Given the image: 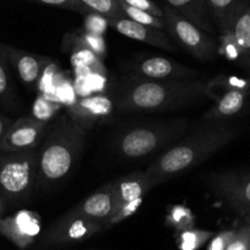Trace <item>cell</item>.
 <instances>
[{
	"label": "cell",
	"mask_w": 250,
	"mask_h": 250,
	"mask_svg": "<svg viewBox=\"0 0 250 250\" xmlns=\"http://www.w3.org/2000/svg\"><path fill=\"white\" fill-rule=\"evenodd\" d=\"M218 54L225 57L226 59L232 60V62H239L240 60V50L232 30L220 33Z\"/></svg>",
	"instance_id": "obj_26"
},
{
	"label": "cell",
	"mask_w": 250,
	"mask_h": 250,
	"mask_svg": "<svg viewBox=\"0 0 250 250\" xmlns=\"http://www.w3.org/2000/svg\"><path fill=\"white\" fill-rule=\"evenodd\" d=\"M122 1H124V3H126L128 5L134 6V8L136 9L146 11V13L152 14V15L157 16V18L165 19L163 9L160 8L156 3H153L152 0H122Z\"/></svg>",
	"instance_id": "obj_32"
},
{
	"label": "cell",
	"mask_w": 250,
	"mask_h": 250,
	"mask_svg": "<svg viewBox=\"0 0 250 250\" xmlns=\"http://www.w3.org/2000/svg\"><path fill=\"white\" fill-rule=\"evenodd\" d=\"M9 64L5 44H0V100L8 97L10 92Z\"/></svg>",
	"instance_id": "obj_28"
},
{
	"label": "cell",
	"mask_w": 250,
	"mask_h": 250,
	"mask_svg": "<svg viewBox=\"0 0 250 250\" xmlns=\"http://www.w3.org/2000/svg\"><path fill=\"white\" fill-rule=\"evenodd\" d=\"M143 201H144V198H140V199H136V200L134 201H130V203L128 204H125L124 206H122V208H120L119 210H118L112 217H110V220L108 221L107 225H105V229L118 225V223H122L123 221L128 220L129 217L135 215V213L138 212L139 208L141 206V204H143Z\"/></svg>",
	"instance_id": "obj_29"
},
{
	"label": "cell",
	"mask_w": 250,
	"mask_h": 250,
	"mask_svg": "<svg viewBox=\"0 0 250 250\" xmlns=\"http://www.w3.org/2000/svg\"><path fill=\"white\" fill-rule=\"evenodd\" d=\"M166 30L173 40L201 62H212L218 57V43L212 35L199 28L170 6L163 8Z\"/></svg>",
	"instance_id": "obj_6"
},
{
	"label": "cell",
	"mask_w": 250,
	"mask_h": 250,
	"mask_svg": "<svg viewBox=\"0 0 250 250\" xmlns=\"http://www.w3.org/2000/svg\"><path fill=\"white\" fill-rule=\"evenodd\" d=\"M115 196V212L125 204L145 198L152 189L145 172H134L112 182Z\"/></svg>",
	"instance_id": "obj_16"
},
{
	"label": "cell",
	"mask_w": 250,
	"mask_h": 250,
	"mask_svg": "<svg viewBox=\"0 0 250 250\" xmlns=\"http://www.w3.org/2000/svg\"><path fill=\"white\" fill-rule=\"evenodd\" d=\"M168 222H172L173 226L179 230L193 228V217L190 212L180 206H175L173 208V212L168 216Z\"/></svg>",
	"instance_id": "obj_30"
},
{
	"label": "cell",
	"mask_w": 250,
	"mask_h": 250,
	"mask_svg": "<svg viewBox=\"0 0 250 250\" xmlns=\"http://www.w3.org/2000/svg\"><path fill=\"white\" fill-rule=\"evenodd\" d=\"M115 108L114 100L107 95L86 96L69 105L66 114L81 128L90 130L97 123L108 118Z\"/></svg>",
	"instance_id": "obj_11"
},
{
	"label": "cell",
	"mask_w": 250,
	"mask_h": 250,
	"mask_svg": "<svg viewBox=\"0 0 250 250\" xmlns=\"http://www.w3.org/2000/svg\"><path fill=\"white\" fill-rule=\"evenodd\" d=\"M6 54L10 65L15 69L20 80L27 87L38 85L43 71L49 65L52 60L44 55H37L33 53L18 49L13 45H6Z\"/></svg>",
	"instance_id": "obj_14"
},
{
	"label": "cell",
	"mask_w": 250,
	"mask_h": 250,
	"mask_svg": "<svg viewBox=\"0 0 250 250\" xmlns=\"http://www.w3.org/2000/svg\"><path fill=\"white\" fill-rule=\"evenodd\" d=\"M109 27L119 32L120 35L139 42L146 43L152 47L161 48L167 52H175L177 47L170 41L169 36L163 31L155 27L141 25L126 18H113L109 19Z\"/></svg>",
	"instance_id": "obj_13"
},
{
	"label": "cell",
	"mask_w": 250,
	"mask_h": 250,
	"mask_svg": "<svg viewBox=\"0 0 250 250\" xmlns=\"http://www.w3.org/2000/svg\"><path fill=\"white\" fill-rule=\"evenodd\" d=\"M38 188V148L0 155V198L6 203L27 200Z\"/></svg>",
	"instance_id": "obj_5"
},
{
	"label": "cell",
	"mask_w": 250,
	"mask_h": 250,
	"mask_svg": "<svg viewBox=\"0 0 250 250\" xmlns=\"http://www.w3.org/2000/svg\"><path fill=\"white\" fill-rule=\"evenodd\" d=\"M64 47L71 52V65L78 74L93 73L104 74L103 60L98 59L90 49L83 47L75 38L74 33H68L64 37Z\"/></svg>",
	"instance_id": "obj_19"
},
{
	"label": "cell",
	"mask_w": 250,
	"mask_h": 250,
	"mask_svg": "<svg viewBox=\"0 0 250 250\" xmlns=\"http://www.w3.org/2000/svg\"><path fill=\"white\" fill-rule=\"evenodd\" d=\"M216 28L220 33L232 30L239 14L248 6L247 0H206Z\"/></svg>",
	"instance_id": "obj_18"
},
{
	"label": "cell",
	"mask_w": 250,
	"mask_h": 250,
	"mask_svg": "<svg viewBox=\"0 0 250 250\" xmlns=\"http://www.w3.org/2000/svg\"><path fill=\"white\" fill-rule=\"evenodd\" d=\"M249 80H250V78H249Z\"/></svg>",
	"instance_id": "obj_38"
},
{
	"label": "cell",
	"mask_w": 250,
	"mask_h": 250,
	"mask_svg": "<svg viewBox=\"0 0 250 250\" xmlns=\"http://www.w3.org/2000/svg\"><path fill=\"white\" fill-rule=\"evenodd\" d=\"M215 191L239 215L250 212V174H221L215 180Z\"/></svg>",
	"instance_id": "obj_12"
},
{
	"label": "cell",
	"mask_w": 250,
	"mask_h": 250,
	"mask_svg": "<svg viewBox=\"0 0 250 250\" xmlns=\"http://www.w3.org/2000/svg\"><path fill=\"white\" fill-rule=\"evenodd\" d=\"M11 124H13V122L9 118L4 117V115H0V143H1L4 135H5V133L8 131L9 126Z\"/></svg>",
	"instance_id": "obj_35"
},
{
	"label": "cell",
	"mask_w": 250,
	"mask_h": 250,
	"mask_svg": "<svg viewBox=\"0 0 250 250\" xmlns=\"http://www.w3.org/2000/svg\"><path fill=\"white\" fill-rule=\"evenodd\" d=\"M212 237V232L189 228V229L180 230L178 235V245L180 250H198Z\"/></svg>",
	"instance_id": "obj_24"
},
{
	"label": "cell",
	"mask_w": 250,
	"mask_h": 250,
	"mask_svg": "<svg viewBox=\"0 0 250 250\" xmlns=\"http://www.w3.org/2000/svg\"><path fill=\"white\" fill-rule=\"evenodd\" d=\"M237 135V129L223 122L203 120L148 166L145 174L151 187L185 174L227 146Z\"/></svg>",
	"instance_id": "obj_1"
},
{
	"label": "cell",
	"mask_w": 250,
	"mask_h": 250,
	"mask_svg": "<svg viewBox=\"0 0 250 250\" xmlns=\"http://www.w3.org/2000/svg\"><path fill=\"white\" fill-rule=\"evenodd\" d=\"M74 36H75L76 40L86 47L87 49H90L98 59L103 60L107 55V44H105V41L103 38V36L93 35V33L86 32L83 28L81 30L75 31L73 32Z\"/></svg>",
	"instance_id": "obj_25"
},
{
	"label": "cell",
	"mask_w": 250,
	"mask_h": 250,
	"mask_svg": "<svg viewBox=\"0 0 250 250\" xmlns=\"http://www.w3.org/2000/svg\"><path fill=\"white\" fill-rule=\"evenodd\" d=\"M187 118H170L141 123L124 128L114 141L118 155L125 160H139L166 150L190 129Z\"/></svg>",
	"instance_id": "obj_4"
},
{
	"label": "cell",
	"mask_w": 250,
	"mask_h": 250,
	"mask_svg": "<svg viewBox=\"0 0 250 250\" xmlns=\"http://www.w3.org/2000/svg\"><path fill=\"white\" fill-rule=\"evenodd\" d=\"M81 14L96 13L103 16L113 18H124L120 10L119 0H76Z\"/></svg>",
	"instance_id": "obj_22"
},
{
	"label": "cell",
	"mask_w": 250,
	"mask_h": 250,
	"mask_svg": "<svg viewBox=\"0 0 250 250\" xmlns=\"http://www.w3.org/2000/svg\"><path fill=\"white\" fill-rule=\"evenodd\" d=\"M166 5L174 9L199 28L213 36L215 26L206 0H166Z\"/></svg>",
	"instance_id": "obj_17"
},
{
	"label": "cell",
	"mask_w": 250,
	"mask_h": 250,
	"mask_svg": "<svg viewBox=\"0 0 250 250\" xmlns=\"http://www.w3.org/2000/svg\"><path fill=\"white\" fill-rule=\"evenodd\" d=\"M53 123L40 120L35 117H21L13 122L0 143L1 152H20L37 150L48 133Z\"/></svg>",
	"instance_id": "obj_8"
},
{
	"label": "cell",
	"mask_w": 250,
	"mask_h": 250,
	"mask_svg": "<svg viewBox=\"0 0 250 250\" xmlns=\"http://www.w3.org/2000/svg\"><path fill=\"white\" fill-rule=\"evenodd\" d=\"M235 230L237 229L223 230V232L213 235V237L211 238V242H210V245H208V250H226L227 245L229 244L232 238L234 237Z\"/></svg>",
	"instance_id": "obj_33"
},
{
	"label": "cell",
	"mask_w": 250,
	"mask_h": 250,
	"mask_svg": "<svg viewBox=\"0 0 250 250\" xmlns=\"http://www.w3.org/2000/svg\"><path fill=\"white\" fill-rule=\"evenodd\" d=\"M71 210L83 217L102 223L105 229L107 222L115 213V196L112 182L103 185Z\"/></svg>",
	"instance_id": "obj_15"
},
{
	"label": "cell",
	"mask_w": 250,
	"mask_h": 250,
	"mask_svg": "<svg viewBox=\"0 0 250 250\" xmlns=\"http://www.w3.org/2000/svg\"><path fill=\"white\" fill-rule=\"evenodd\" d=\"M86 138L87 130L66 113L53 123L38 148V187L54 188L69 177L83 153Z\"/></svg>",
	"instance_id": "obj_3"
},
{
	"label": "cell",
	"mask_w": 250,
	"mask_h": 250,
	"mask_svg": "<svg viewBox=\"0 0 250 250\" xmlns=\"http://www.w3.org/2000/svg\"><path fill=\"white\" fill-rule=\"evenodd\" d=\"M213 97L210 81L146 80L134 76L114 100L123 113H168L188 109Z\"/></svg>",
	"instance_id": "obj_2"
},
{
	"label": "cell",
	"mask_w": 250,
	"mask_h": 250,
	"mask_svg": "<svg viewBox=\"0 0 250 250\" xmlns=\"http://www.w3.org/2000/svg\"><path fill=\"white\" fill-rule=\"evenodd\" d=\"M108 28H109V18L107 16L96 13H87L83 15V30L86 32L104 37Z\"/></svg>",
	"instance_id": "obj_27"
},
{
	"label": "cell",
	"mask_w": 250,
	"mask_h": 250,
	"mask_svg": "<svg viewBox=\"0 0 250 250\" xmlns=\"http://www.w3.org/2000/svg\"><path fill=\"white\" fill-rule=\"evenodd\" d=\"M33 3L43 4V5H50L55 6V8L66 9V10H73L80 13L78 3L76 0H31Z\"/></svg>",
	"instance_id": "obj_34"
},
{
	"label": "cell",
	"mask_w": 250,
	"mask_h": 250,
	"mask_svg": "<svg viewBox=\"0 0 250 250\" xmlns=\"http://www.w3.org/2000/svg\"><path fill=\"white\" fill-rule=\"evenodd\" d=\"M104 230L102 223L96 222L70 210L47 228L40 239L42 247H65L79 244Z\"/></svg>",
	"instance_id": "obj_7"
},
{
	"label": "cell",
	"mask_w": 250,
	"mask_h": 250,
	"mask_svg": "<svg viewBox=\"0 0 250 250\" xmlns=\"http://www.w3.org/2000/svg\"><path fill=\"white\" fill-rule=\"evenodd\" d=\"M250 245V226L235 230L234 237L227 245L226 250H249Z\"/></svg>",
	"instance_id": "obj_31"
},
{
	"label": "cell",
	"mask_w": 250,
	"mask_h": 250,
	"mask_svg": "<svg viewBox=\"0 0 250 250\" xmlns=\"http://www.w3.org/2000/svg\"><path fill=\"white\" fill-rule=\"evenodd\" d=\"M41 228V216L35 211L21 210L0 220V234L20 249H26L35 243Z\"/></svg>",
	"instance_id": "obj_10"
},
{
	"label": "cell",
	"mask_w": 250,
	"mask_h": 250,
	"mask_svg": "<svg viewBox=\"0 0 250 250\" xmlns=\"http://www.w3.org/2000/svg\"><path fill=\"white\" fill-rule=\"evenodd\" d=\"M240 50L239 62L250 73V6L248 5L235 20L232 27Z\"/></svg>",
	"instance_id": "obj_21"
},
{
	"label": "cell",
	"mask_w": 250,
	"mask_h": 250,
	"mask_svg": "<svg viewBox=\"0 0 250 250\" xmlns=\"http://www.w3.org/2000/svg\"><path fill=\"white\" fill-rule=\"evenodd\" d=\"M248 91L243 90H227L220 98H216L217 102L204 114L203 120L208 122H223V119L238 114L243 109L247 101Z\"/></svg>",
	"instance_id": "obj_20"
},
{
	"label": "cell",
	"mask_w": 250,
	"mask_h": 250,
	"mask_svg": "<svg viewBox=\"0 0 250 250\" xmlns=\"http://www.w3.org/2000/svg\"><path fill=\"white\" fill-rule=\"evenodd\" d=\"M120 1V10H122L124 18L130 19V20L135 21V22L141 23V25L150 26V27H155L157 30L163 31L166 28V21L165 19L157 18V16L152 15L150 13H146V11L140 10V9H136L134 6L128 5L126 3Z\"/></svg>",
	"instance_id": "obj_23"
},
{
	"label": "cell",
	"mask_w": 250,
	"mask_h": 250,
	"mask_svg": "<svg viewBox=\"0 0 250 250\" xmlns=\"http://www.w3.org/2000/svg\"><path fill=\"white\" fill-rule=\"evenodd\" d=\"M133 70L135 73V78L146 80L167 81L203 79V74L199 70L160 55L143 58L134 64Z\"/></svg>",
	"instance_id": "obj_9"
},
{
	"label": "cell",
	"mask_w": 250,
	"mask_h": 250,
	"mask_svg": "<svg viewBox=\"0 0 250 250\" xmlns=\"http://www.w3.org/2000/svg\"><path fill=\"white\" fill-rule=\"evenodd\" d=\"M6 205H8V203H6V201L4 200V199L0 198V216L3 215L4 210H5V208H6Z\"/></svg>",
	"instance_id": "obj_36"
},
{
	"label": "cell",
	"mask_w": 250,
	"mask_h": 250,
	"mask_svg": "<svg viewBox=\"0 0 250 250\" xmlns=\"http://www.w3.org/2000/svg\"><path fill=\"white\" fill-rule=\"evenodd\" d=\"M249 250H250V245H249Z\"/></svg>",
	"instance_id": "obj_37"
}]
</instances>
